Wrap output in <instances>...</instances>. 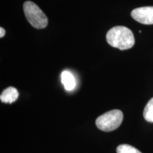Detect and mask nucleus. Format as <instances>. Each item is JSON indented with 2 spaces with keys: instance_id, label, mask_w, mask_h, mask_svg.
<instances>
[{
  "instance_id": "1",
  "label": "nucleus",
  "mask_w": 153,
  "mask_h": 153,
  "mask_svg": "<svg viewBox=\"0 0 153 153\" xmlns=\"http://www.w3.org/2000/svg\"><path fill=\"white\" fill-rule=\"evenodd\" d=\"M106 41L111 46L121 51L131 48L135 44L133 32L126 26H114L106 33Z\"/></svg>"
},
{
  "instance_id": "2",
  "label": "nucleus",
  "mask_w": 153,
  "mask_h": 153,
  "mask_svg": "<svg viewBox=\"0 0 153 153\" xmlns=\"http://www.w3.org/2000/svg\"><path fill=\"white\" fill-rule=\"evenodd\" d=\"M24 11L28 22L34 28L41 29L46 27L48 23L47 16L35 3L26 1L24 4Z\"/></svg>"
},
{
  "instance_id": "3",
  "label": "nucleus",
  "mask_w": 153,
  "mask_h": 153,
  "mask_svg": "<svg viewBox=\"0 0 153 153\" xmlns=\"http://www.w3.org/2000/svg\"><path fill=\"white\" fill-rule=\"evenodd\" d=\"M123 114L120 110H112L99 116L96 120V126L101 131H113L117 129L122 123Z\"/></svg>"
},
{
  "instance_id": "4",
  "label": "nucleus",
  "mask_w": 153,
  "mask_h": 153,
  "mask_svg": "<svg viewBox=\"0 0 153 153\" xmlns=\"http://www.w3.org/2000/svg\"><path fill=\"white\" fill-rule=\"evenodd\" d=\"M131 16L143 24H153V7H143L133 9Z\"/></svg>"
},
{
  "instance_id": "5",
  "label": "nucleus",
  "mask_w": 153,
  "mask_h": 153,
  "mask_svg": "<svg viewBox=\"0 0 153 153\" xmlns=\"http://www.w3.org/2000/svg\"><path fill=\"white\" fill-rule=\"evenodd\" d=\"M19 91L16 88L9 87L1 92L0 95V99L3 103L12 104L17 100V99L19 98Z\"/></svg>"
},
{
  "instance_id": "6",
  "label": "nucleus",
  "mask_w": 153,
  "mask_h": 153,
  "mask_svg": "<svg viewBox=\"0 0 153 153\" xmlns=\"http://www.w3.org/2000/svg\"><path fill=\"white\" fill-rule=\"evenodd\" d=\"M61 82L67 91H72L76 87V80L71 72L65 70L61 74Z\"/></svg>"
},
{
  "instance_id": "7",
  "label": "nucleus",
  "mask_w": 153,
  "mask_h": 153,
  "mask_svg": "<svg viewBox=\"0 0 153 153\" xmlns=\"http://www.w3.org/2000/svg\"><path fill=\"white\" fill-rule=\"evenodd\" d=\"M143 116L147 121L153 123V98L151 99L145 106Z\"/></svg>"
},
{
  "instance_id": "8",
  "label": "nucleus",
  "mask_w": 153,
  "mask_h": 153,
  "mask_svg": "<svg viewBox=\"0 0 153 153\" xmlns=\"http://www.w3.org/2000/svg\"><path fill=\"white\" fill-rule=\"evenodd\" d=\"M117 153H142L137 148H134L130 145L123 144L118 145L116 148Z\"/></svg>"
},
{
  "instance_id": "9",
  "label": "nucleus",
  "mask_w": 153,
  "mask_h": 153,
  "mask_svg": "<svg viewBox=\"0 0 153 153\" xmlns=\"http://www.w3.org/2000/svg\"><path fill=\"white\" fill-rule=\"evenodd\" d=\"M5 35V30L2 27L0 28V37L3 38Z\"/></svg>"
}]
</instances>
